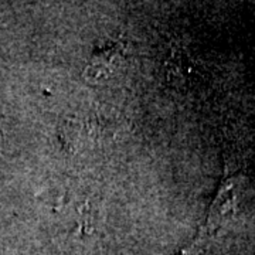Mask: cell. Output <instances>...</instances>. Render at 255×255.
Segmentation results:
<instances>
[{
	"mask_svg": "<svg viewBox=\"0 0 255 255\" xmlns=\"http://www.w3.org/2000/svg\"><path fill=\"white\" fill-rule=\"evenodd\" d=\"M238 197V182L236 179H228L223 184V189L220 190L217 199L214 201L211 211H210L209 220H207V228L213 231L224 223V220L230 217L237 204Z\"/></svg>",
	"mask_w": 255,
	"mask_h": 255,
	"instance_id": "6da1fadb",
	"label": "cell"
},
{
	"mask_svg": "<svg viewBox=\"0 0 255 255\" xmlns=\"http://www.w3.org/2000/svg\"><path fill=\"white\" fill-rule=\"evenodd\" d=\"M122 54H124V46L121 43L97 50L92 54L90 64L87 65V70H85L87 78L97 81L100 78L107 77L112 70H115Z\"/></svg>",
	"mask_w": 255,
	"mask_h": 255,
	"instance_id": "7a4b0ae2",
	"label": "cell"
}]
</instances>
